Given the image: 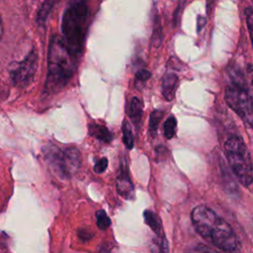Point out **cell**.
Segmentation results:
<instances>
[{"label":"cell","instance_id":"cell-8","mask_svg":"<svg viewBox=\"0 0 253 253\" xmlns=\"http://www.w3.org/2000/svg\"><path fill=\"white\" fill-rule=\"evenodd\" d=\"M117 190L120 196L124 199L131 200L134 197V187L129 178L127 171V164L125 160H122L120 166V172L117 179Z\"/></svg>","mask_w":253,"mask_h":253},{"label":"cell","instance_id":"cell-22","mask_svg":"<svg viewBox=\"0 0 253 253\" xmlns=\"http://www.w3.org/2000/svg\"><path fill=\"white\" fill-rule=\"evenodd\" d=\"M107 167H108V159L106 157H103V158L96 160L95 165H94V171L97 174H101V173L105 172Z\"/></svg>","mask_w":253,"mask_h":253},{"label":"cell","instance_id":"cell-5","mask_svg":"<svg viewBox=\"0 0 253 253\" xmlns=\"http://www.w3.org/2000/svg\"><path fill=\"white\" fill-rule=\"evenodd\" d=\"M43 157L49 168L61 179H69L81 166V153L73 146L60 149L47 143L42 148Z\"/></svg>","mask_w":253,"mask_h":253},{"label":"cell","instance_id":"cell-13","mask_svg":"<svg viewBox=\"0 0 253 253\" xmlns=\"http://www.w3.org/2000/svg\"><path fill=\"white\" fill-rule=\"evenodd\" d=\"M54 4H55L54 1H44L42 3V5L39 9V12H38V16H37V23L40 27L45 26L47 18L49 16Z\"/></svg>","mask_w":253,"mask_h":253},{"label":"cell","instance_id":"cell-19","mask_svg":"<svg viewBox=\"0 0 253 253\" xmlns=\"http://www.w3.org/2000/svg\"><path fill=\"white\" fill-rule=\"evenodd\" d=\"M96 222L100 229H107L111 225V219L105 211L99 210L96 211Z\"/></svg>","mask_w":253,"mask_h":253},{"label":"cell","instance_id":"cell-4","mask_svg":"<svg viewBox=\"0 0 253 253\" xmlns=\"http://www.w3.org/2000/svg\"><path fill=\"white\" fill-rule=\"evenodd\" d=\"M227 162L233 174L244 187L253 182V164L244 140L238 135L229 136L224 143Z\"/></svg>","mask_w":253,"mask_h":253},{"label":"cell","instance_id":"cell-3","mask_svg":"<svg viewBox=\"0 0 253 253\" xmlns=\"http://www.w3.org/2000/svg\"><path fill=\"white\" fill-rule=\"evenodd\" d=\"M89 8L86 2L78 1L69 5L62 17V34L64 42L74 59L83 49L88 29Z\"/></svg>","mask_w":253,"mask_h":253},{"label":"cell","instance_id":"cell-7","mask_svg":"<svg viewBox=\"0 0 253 253\" xmlns=\"http://www.w3.org/2000/svg\"><path fill=\"white\" fill-rule=\"evenodd\" d=\"M39 56L36 49H32L20 62L10 67V76L15 86L25 88L29 86L37 73Z\"/></svg>","mask_w":253,"mask_h":253},{"label":"cell","instance_id":"cell-9","mask_svg":"<svg viewBox=\"0 0 253 253\" xmlns=\"http://www.w3.org/2000/svg\"><path fill=\"white\" fill-rule=\"evenodd\" d=\"M178 84V76L174 72H168L163 76L162 84H161V91L163 97L167 101H171L177 89Z\"/></svg>","mask_w":253,"mask_h":253},{"label":"cell","instance_id":"cell-12","mask_svg":"<svg viewBox=\"0 0 253 253\" xmlns=\"http://www.w3.org/2000/svg\"><path fill=\"white\" fill-rule=\"evenodd\" d=\"M128 117L131 123L136 127H138L141 121V117H142V104H141V101L136 97H133L130 101L129 109H128Z\"/></svg>","mask_w":253,"mask_h":253},{"label":"cell","instance_id":"cell-20","mask_svg":"<svg viewBox=\"0 0 253 253\" xmlns=\"http://www.w3.org/2000/svg\"><path fill=\"white\" fill-rule=\"evenodd\" d=\"M244 15H245L246 25H247V29L249 32V36H250L251 43L253 47V9L251 7H246L244 9Z\"/></svg>","mask_w":253,"mask_h":253},{"label":"cell","instance_id":"cell-2","mask_svg":"<svg viewBox=\"0 0 253 253\" xmlns=\"http://www.w3.org/2000/svg\"><path fill=\"white\" fill-rule=\"evenodd\" d=\"M73 59L63 38L53 35L49 40L47 51L45 91L57 92L69 82L74 73Z\"/></svg>","mask_w":253,"mask_h":253},{"label":"cell","instance_id":"cell-21","mask_svg":"<svg viewBox=\"0 0 253 253\" xmlns=\"http://www.w3.org/2000/svg\"><path fill=\"white\" fill-rule=\"evenodd\" d=\"M151 73L150 71L146 70V69H140L135 73L134 76V84L136 87L138 86H142L144 85V83L150 78Z\"/></svg>","mask_w":253,"mask_h":253},{"label":"cell","instance_id":"cell-16","mask_svg":"<svg viewBox=\"0 0 253 253\" xmlns=\"http://www.w3.org/2000/svg\"><path fill=\"white\" fill-rule=\"evenodd\" d=\"M163 112L160 110H153L149 116V132L152 136L156 134L159 123L163 118Z\"/></svg>","mask_w":253,"mask_h":253},{"label":"cell","instance_id":"cell-11","mask_svg":"<svg viewBox=\"0 0 253 253\" xmlns=\"http://www.w3.org/2000/svg\"><path fill=\"white\" fill-rule=\"evenodd\" d=\"M143 217L145 223L150 227V229L155 233V236H161L164 235V231L162 228L161 221L159 217L151 211H145L143 212Z\"/></svg>","mask_w":253,"mask_h":253},{"label":"cell","instance_id":"cell-1","mask_svg":"<svg viewBox=\"0 0 253 253\" xmlns=\"http://www.w3.org/2000/svg\"><path fill=\"white\" fill-rule=\"evenodd\" d=\"M196 231L225 253H241L239 240L229 223L211 208L200 205L191 211Z\"/></svg>","mask_w":253,"mask_h":253},{"label":"cell","instance_id":"cell-14","mask_svg":"<svg viewBox=\"0 0 253 253\" xmlns=\"http://www.w3.org/2000/svg\"><path fill=\"white\" fill-rule=\"evenodd\" d=\"M151 253H168V242L164 235L155 236L150 245Z\"/></svg>","mask_w":253,"mask_h":253},{"label":"cell","instance_id":"cell-6","mask_svg":"<svg viewBox=\"0 0 253 253\" xmlns=\"http://www.w3.org/2000/svg\"><path fill=\"white\" fill-rule=\"evenodd\" d=\"M224 99L227 106L250 128H253V98L245 85L231 83L226 86Z\"/></svg>","mask_w":253,"mask_h":253},{"label":"cell","instance_id":"cell-23","mask_svg":"<svg viewBox=\"0 0 253 253\" xmlns=\"http://www.w3.org/2000/svg\"><path fill=\"white\" fill-rule=\"evenodd\" d=\"M196 253H219L211 248H210L209 246L207 245H204V244H199L196 249H195Z\"/></svg>","mask_w":253,"mask_h":253},{"label":"cell","instance_id":"cell-17","mask_svg":"<svg viewBox=\"0 0 253 253\" xmlns=\"http://www.w3.org/2000/svg\"><path fill=\"white\" fill-rule=\"evenodd\" d=\"M177 130V120L174 116H169L164 123V136L171 139L175 136Z\"/></svg>","mask_w":253,"mask_h":253},{"label":"cell","instance_id":"cell-25","mask_svg":"<svg viewBox=\"0 0 253 253\" xmlns=\"http://www.w3.org/2000/svg\"><path fill=\"white\" fill-rule=\"evenodd\" d=\"M246 70H247V74L250 78V83H251V86L253 88V64L252 63H248L247 66H246Z\"/></svg>","mask_w":253,"mask_h":253},{"label":"cell","instance_id":"cell-18","mask_svg":"<svg viewBox=\"0 0 253 253\" xmlns=\"http://www.w3.org/2000/svg\"><path fill=\"white\" fill-rule=\"evenodd\" d=\"M122 131H123V140H124V143H125L126 147L128 148V149H131L133 147L134 139H133L132 130H131V128H130V126H129V125L126 121L123 122Z\"/></svg>","mask_w":253,"mask_h":253},{"label":"cell","instance_id":"cell-10","mask_svg":"<svg viewBox=\"0 0 253 253\" xmlns=\"http://www.w3.org/2000/svg\"><path fill=\"white\" fill-rule=\"evenodd\" d=\"M88 132L91 136L95 137L96 139H98L102 142L109 143L113 139V135H112L111 131L105 126H102V125L89 124L88 125Z\"/></svg>","mask_w":253,"mask_h":253},{"label":"cell","instance_id":"cell-26","mask_svg":"<svg viewBox=\"0 0 253 253\" xmlns=\"http://www.w3.org/2000/svg\"><path fill=\"white\" fill-rule=\"evenodd\" d=\"M197 23H198V25H197V31L200 32V31L202 30V28H203V27L205 26V24H206V18L203 17V16H199L198 19H197Z\"/></svg>","mask_w":253,"mask_h":253},{"label":"cell","instance_id":"cell-15","mask_svg":"<svg viewBox=\"0 0 253 253\" xmlns=\"http://www.w3.org/2000/svg\"><path fill=\"white\" fill-rule=\"evenodd\" d=\"M151 36V45L158 47L161 44L162 41V33H161V25H160V18L159 15H156L154 18L153 23V30Z\"/></svg>","mask_w":253,"mask_h":253},{"label":"cell","instance_id":"cell-24","mask_svg":"<svg viewBox=\"0 0 253 253\" xmlns=\"http://www.w3.org/2000/svg\"><path fill=\"white\" fill-rule=\"evenodd\" d=\"M185 3H180L178 5V7L176 8L175 12L173 13V22H174V25H178V22H179V19H180V13L181 11L183 10V6H184Z\"/></svg>","mask_w":253,"mask_h":253}]
</instances>
